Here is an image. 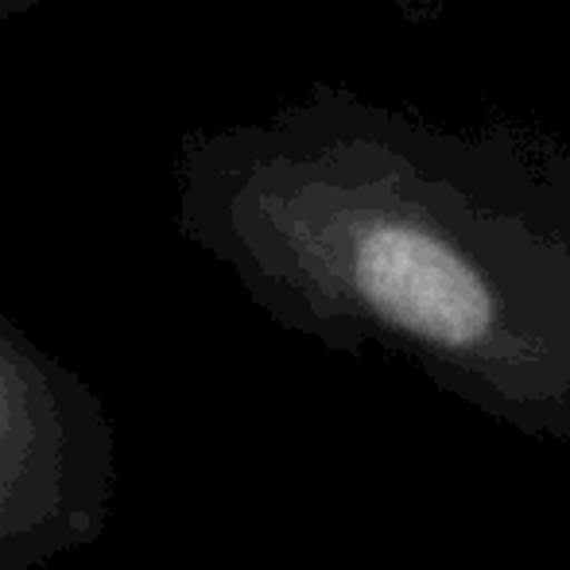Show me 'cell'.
Wrapping results in <instances>:
<instances>
[{"instance_id":"1","label":"cell","mask_w":570,"mask_h":570,"mask_svg":"<svg viewBox=\"0 0 570 570\" xmlns=\"http://www.w3.org/2000/svg\"><path fill=\"white\" fill-rule=\"evenodd\" d=\"M175 226L284 331L376 345L489 420L570 443V151L345 86L190 128Z\"/></svg>"},{"instance_id":"2","label":"cell","mask_w":570,"mask_h":570,"mask_svg":"<svg viewBox=\"0 0 570 570\" xmlns=\"http://www.w3.org/2000/svg\"><path fill=\"white\" fill-rule=\"evenodd\" d=\"M117 431L101 392L0 315V570H43L106 535Z\"/></svg>"},{"instance_id":"3","label":"cell","mask_w":570,"mask_h":570,"mask_svg":"<svg viewBox=\"0 0 570 570\" xmlns=\"http://www.w3.org/2000/svg\"><path fill=\"white\" fill-rule=\"evenodd\" d=\"M51 0H0V20H12V16H23L31 8H43Z\"/></svg>"}]
</instances>
